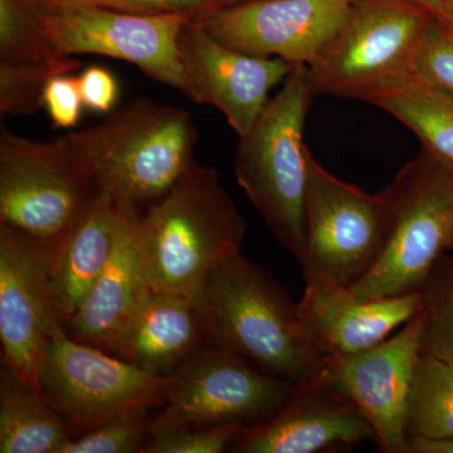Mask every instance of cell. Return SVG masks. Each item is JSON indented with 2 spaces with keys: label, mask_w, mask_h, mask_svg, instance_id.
Wrapping results in <instances>:
<instances>
[{
  "label": "cell",
  "mask_w": 453,
  "mask_h": 453,
  "mask_svg": "<svg viewBox=\"0 0 453 453\" xmlns=\"http://www.w3.org/2000/svg\"><path fill=\"white\" fill-rule=\"evenodd\" d=\"M247 226L219 173L193 163L140 213V252L151 290L196 299L211 271L241 252Z\"/></svg>",
  "instance_id": "obj_1"
},
{
  "label": "cell",
  "mask_w": 453,
  "mask_h": 453,
  "mask_svg": "<svg viewBox=\"0 0 453 453\" xmlns=\"http://www.w3.org/2000/svg\"><path fill=\"white\" fill-rule=\"evenodd\" d=\"M207 342L292 383L319 380L323 362L288 291L240 253L211 271L196 296Z\"/></svg>",
  "instance_id": "obj_2"
},
{
  "label": "cell",
  "mask_w": 453,
  "mask_h": 453,
  "mask_svg": "<svg viewBox=\"0 0 453 453\" xmlns=\"http://www.w3.org/2000/svg\"><path fill=\"white\" fill-rule=\"evenodd\" d=\"M64 138L98 193L145 210L196 162L198 130L186 110L142 97Z\"/></svg>",
  "instance_id": "obj_3"
},
{
  "label": "cell",
  "mask_w": 453,
  "mask_h": 453,
  "mask_svg": "<svg viewBox=\"0 0 453 453\" xmlns=\"http://www.w3.org/2000/svg\"><path fill=\"white\" fill-rule=\"evenodd\" d=\"M316 96L308 65H295L279 94L238 138L234 175L277 242L301 261L308 160L303 135Z\"/></svg>",
  "instance_id": "obj_4"
},
{
  "label": "cell",
  "mask_w": 453,
  "mask_h": 453,
  "mask_svg": "<svg viewBox=\"0 0 453 453\" xmlns=\"http://www.w3.org/2000/svg\"><path fill=\"white\" fill-rule=\"evenodd\" d=\"M389 231L380 257L349 286L359 300L392 299L419 292L443 252L453 247V172L422 151L388 187Z\"/></svg>",
  "instance_id": "obj_5"
},
{
  "label": "cell",
  "mask_w": 453,
  "mask_h": 453,
  "mask_svg": "<svg viewBox=\"0 0 453 453\" xmlns=\"http://www.w3.org/2000/svg\"><path fill=\"white\" fill-rule=\"evenodd\" d=\"M98 196L64 136L38 142L0 127V225L56 249Z\"/></svg>",
  "instance_id": "obj_6"
},
{
  "label": "cell",
  "mask_w": 453,
  "mask_h": 453,
  "mask_svg": "<svg viewBox=\"0 0 453 453\" xmlns=\"http://www.w3.org/2000/svg\"><path fill=\"white\" fill-rule=\"evenodd\" d=\"M434 17L411 0H354L338 31L309 65L316 95L357 98L410 73Z\"/></svg>",
  "instance_id": "obj_7"
},
{
  "label": "cell",
  "mask_w": 453,
  "mask_h": 453,
  "mask_svg": "<svg viewBox=\"0 0 453 453\" xmlns=\"http://www.w3.org/2000/svg\"><path fill=\"white\" fill-rule=\"evenodd\" d=\"M308 186L303 204V277L353 285L380 257L392 219L388 188L368 195L334 177L306 146Z\"/></svg>",
  "instance_id": "obj_8"
},
{
  "label": "cell",
  "mask_w": 453,
  "mask_h": 453,
  "mask_svg": "<svg viewBox=\"0 0 453 453\" xmlns=\"http://www.w3.org/2000/svg\"><path fill=\"white\" fill-rule=\"evenodd\" d=\"M169 377L165 401L151 417L149 437L229 423L251 427L273 416L296 387L210 342Z\"/></svg>",
  "instance_id": "obj_9"
},
{
  "label": "cell",
  "mask_w": 453,
  "mask_h": 453,
  "mask_svg": "<svg viewBox=\"0 0 453 453\" xmlns=\"http://www.w3.org/2000/svg\"><path fill=\"white\" fill-rule=\"evenodd\" d=\"M38 383L42 393L80 436L131 408H159L165 401L170 377L150 374L101 349L77 342L56 321Z\"/></svg>",
  "instance_id": "obj_10"
},
{
  "label": "cell",
  "mask_w": 453,
  "mask_h": 453,
  "mask_svg": "<svg viewBox=\"0 0 453 453\" xmlns=\"http://www.w3.org/2000/svg\"><path fill=\"white\" fill-rule=\"evenodd\" d=\"M195 16L140 14L80 5L49 16V33L57 55H98L135 65L155 81L186 89L178 41Z\"/></svg>",
  "instance_id": "obj_11"
},
{
  "label": "cell",
  "mask_w": 453,
  "mask_h": 453,
  "mask_svg": "<svg viewBox=\"0 0 453 453\" xmlns=\"http://www.w3.org/2000/svg\"><path fill=\"white\" fill-rule=\"evenodd\" d=\"M421 333L419 312L393 338L325 363L319 378L356 405L386 452L408 453V403L421 356Z\"/></svg>",
  "instance_id": "obj_12"
},
{
  "label": "cell",
  "mask_w": 453,
  "mask_h": 453,
  "mask_svg": "<svg viewBox=\"0 0 453 453\" xmlns=\"http://www.w3.org/2000/svg\"><path fill=\"white\" fill-rule=\"evenodd\" d=\"M178 52L184 95L219 109L238 138L251 129L271 89L285 81L295 65L279 57L231 49L211 37L196 17L179 35Z\"/></svg>",
  "instance_id": "obj_13"
},
{
  "label": "cell",
  "mask_w": 453,
  "mask_h": 453,
  "mask_svg": "<svg viewBox=\"0 0 453 453\" xmlns=\"http://www.w3.org/2000/svg\"><path fill=\"white\" fill-rule=\"evenodd\" d=\"M58 319L49 294V250L0 225V342L3 365L40 387L50 332Z\"/></svg>",
  "instance_id": "obj_14"
},
{
  "label": "cell",
  "mask_w": 453,
  "mask_h": 453,
  "mask_svg": "<svg viewBox=\"0 0 453 453\" xmlns=\"http://www.w3.org/2000/svg\"><path fill=\"white\" fill-rule=\"evenodd\" d=\"M354 0H247L199 18L231 49L311 65L338 31Z\"/></svg>",
  "instance_id": "obj_15"
},
{
  "label": "cell",
  "mask_w": 453,
  "mask_h": 453,
  "mask_svg": "<svg viewBox=\"0 0 453 453\" xmlns=\"http://www.w3.org/2000/svg\"><path fill=\"white\" fill-rule=\"evenodd\" d=\"M297 303L301 329L324 365L380 344L423 308L422 292L392 299L359 300L329 277H305Z\"/></svg>",
  "instance_id": "obj_16"
},
{
  "label": "cell",
  "mask_w": 453,
  "mask_h": 453,
  "mask_svg": "<svg viewBox=\"0 0 453 453\" xmlns=\"http://www.w3.org/2000/svg\"><path fill=\"white\" fill-rule=\"evenodd\" d=\"M375 441L359 410L320 380L300 384L264 422L243 429L231 452L314 453Z\"/></svg>",
  "instance_id": "obj_17"
},
{
  "label": "cell",
  "mask_w": 453,
  "mask_h": 453,
  "mask_svg": "<svg viewBox=\"0 0 453 453\" xmlns=\"http://www.w3.org/2000/svg\"><path fill=\"white\" fill-rule=\"evenodd\" d=\"M120 203V225L111 258L76 314L64 326L71 338L112 356L153 291L140 252L139 219L142 210L131 203Z\"/></svg>",
  "instance_id": "obj_18"
},
{
  "label": "cell",
  "mask_w": 453,
  "mask_h": 453,
  "mask_svg": "<svg viewBox=\"0 0 453 453\" xmlns=\"http://www.w3.org/2000/svg\"><path fill=\"white\" fill-rule=\"evenodd\" d=\"M207 342L196 300L151 291L122 336L115 357L142 371L169 377Z\"/></svg>",
  "instance_id": "obj_19"
},
{
  "label": "cell",
  "mask_w": 453,
  "mask_h": 453,
  "mask_svg": "<svg viewBox=\"0 0 453 453\" xmlns=\"http://www.w3.org/2000/svg\"><path fill=\"white\" fill-rule=\"evenodd\" d=\"M120 219V201L98 193L79 225L49 251L50 299L64 326L109 264Z\"/></svg>",
  "instance_id": "obj_20"
},
{
  "label": "cell",
  "mask_w": 453,
  "mask_h": 453,
  "mask_svg": "<svg viewBox=\"0 0 453 453\" xmlns=\"http://www.w3.org/2000/svg\"><path fill=\"white\" fill-rule=\"evenodd\" d=\"M76 431L40 387L0 372V453H61Z\"/></svg>",
  "instance_id": "obj_21"
},
{
  "label": "cell",
  "mask_w": 453,
  "mask_h": 453,
  "mask_svg": "<svg viewBox=\"0 0 453 453\" xmlns=\"http://www.w3.org/2000/svg\"><path fill=\"white\" fill-rule=\"evenodd\" d=\"M359 100L395 116L421 140L423 150L453 170V97L412 74L366 89Z\"/></svg>",
  "instance_id": "obj_22"
},
{
  "label": "cell",
  "mask_w": 453,
  "mask_h": 453,
  "mask_svg": "<svg viewBox=\"0 0 453 453\" xmlns=\"http://www.w3.org/2000/svg\"><path fill=\"white\" fill-rule=\"evenodd\" d=\"M407 434L453 438V365L421 353L414 369Z\"/></svg>",
  "instance_id": "obj_23"
},
{
  "label": "cell",
  "mask_w": 453,
  "mask_h": 453,
  "mask_svg": "<svg viewBox=\"0 0 453 453\" xmlns=\"http://www.w3.org/2000/svg\"><path fill=\"white\" fill-rule=\"evenodd\" d=\"M49 14L38 0H0V58L58 62L49 33Z\"/></svg>",
  "instance_id": "obj_24"
},
{
  "label": "cell",
  "mask_w": 453,
  "mask_h": 453,
  "mask_svg": "<svg viewBox=\"0 0 453 453\" xmlns=\"http://www.w3.org/2000/svg\"><path fill=\"white\" fill-rule=\"evenodd\" d=\"M81 65L73 57L58 62L0 61V112L31 116L44 106V92L52 77L71 73Z\"/></svg>",
  "instance_id": "obj_25"
},
{
  "label": "cell",
  "mask_w": 453,
  "mask_h": 453,
  "mask_svg": "<svg viewBox=\"0 0 453 453\" xmlns=\"http://www.w3.org/2000/svg\"><path fill=\"white\" fill-rule=\"evenodd\" d=\"M421 292V353L453 365V258L438 262Z\"/></svg>",
  "instance_id": "obj_26"
},
{
  "label": "cell",
  "mask_w": 453,
  "mask_h": 453,
  "mask_svg": "<svg viewBox=\"0 0 453 453\" xmlns=\"http://www.w3.org/2000/svg\"><path fill=\"white\" fill-rule=\"evenodd\" d=\"M154 405H140L110 417L94 429L80 434L61 453L142 452L149 438Z\"/></svg>",
  "instance_id": "obj_27"
},
{
  "label": "cell",
  "mask_w": 453,
  "mask_h": 453,
  "mask_svg": "<svg viewBox=\"0 0 453 453\" xmlns=\"http://www.w3.org/2000/svg\"><path fill=\"white\" fill-rule=\"evenodd\" d=\"M408 74L453 97V28L445 20L432 18Z\"/></svg>",
  "instance_id": "obj_28"
},
{
  "label": "cell",
  "mask_w": 453,
  "mask_h": 453,
  "mask_svg": "<svg viewBox=\"0 0 453 453\" xmlns=\"http://www.w3.org/2000/svg\"><path fill=\"white\" fill-rule=\"evenodd\" d=\"M246 428L238 423L188 427L150 436L142 452L219 453L231 449Z\"/></svg>",
  "instance_id": "obj_29"
},
{
  "label": "cell",
  "mask_w": 453,
  "mask_h": 453,
  "mask_svg": "<svg viewBox=\"0 0 453 453\" xmlns=\"http://www.w3.org/2000/svg\"><path fill=\"white\" fill-rule=\"evenodd\" d=\"M44 106L57 129L74 127L83 106L77 77L68 73L52 77L44 92Z\"/></svg>",
  "instance_id": "obj_30"
},
{
  "label": "cell",
  "mask_w": 453,
  "mask_h": 453,
  "mask_svg": "<svg viewBox=\"0 0 453 453\" xmlns=\"http://www.w3.org/2000/svg\"><path fill=\"white\" fill-rule=\"evenodd\" d=\"M77 80L83 106L91 111L109 112L115 105L119 85L115 76L107 68L91 65Z\"/></svg>",
  "instance_id": "obj_31"
},
{
  "label": "cell",
  "mask_w": 453,
  "mask_h": 453,
  "mask_svg": "<svg viewBox=\"0 0 453 453\" xmlns=\"http://www.w3.org/2000/svg\"><path fill=\"white\" fill-rule=\"evenodd\" d=\"M127 12L140 14H192L196 18L210 16L211 0H122Z\"/></svg>",
  "instance_id": "obj_32"
},
{
  "label": "cell",
  "mask_w": 453,
  "mask_h": 453,
  "mask_svg": "<svg viewBox=\"0 0 453 453\" xmlns=\"http://www.w3.org/2000/svg\"><path fill=\"white\" fill-rule=\"evenodd\" d=\"M42 7L47 12V14L57 13L64 9L80 7V5H96V7H105L116 9V11L127 12L122 0H38Z\"/></svg>",
  "instance_id": "obj_33"
},
{
  "label": "cell",
  "mask_w": 453,
  "mask_h": 453,
  "mask_svg": "<svg viewBox=\"0 0 453 453\" xmlns=\"http://www.w3.org/2000/svg\"><path fill=\"white\" fill-rule=\"evenodd\" d=\"M408 453H453V438L411 436Z\"/></svg>",
  "instance_id": "obj_34"
},
{
  "label": "cell",
  "mask_w": 453,
  "mask_h": 453,
  "mask_svg": "<svg viewBox=\"0 0 453 453\" xmlns=\"http://www.w3.org/2000/svg\"><path fill=\"white\" fill-rule=\"evenodd\" d=\"M417 3L421 7L427 9L434 16L441 18L442 16V0H411Z\"/></svg>",
  "instance_id": "obj_35"
},
{
  "label": "cell",
  "mask_w": 453,
  "mask_h": 453,
  "mask_svg": "<svg viewBox=\"0 0 453 453\" xmlns=\"http://www.w3.org/2000/svg\"><path fill=\"white\" fill-rule=\"evenodd\" d=\"M441 19L445 20L453 28V0H442V16Z\"/></svg>",
  "instance_id": "obj_36"
},
{
  "label": "cell",
  "mask_w": 453,
  "mask_h": 453,
  "mask_svg": "<svg viewBox=\"0 0 453 453\" xmlns=\"http://www.w3.org/2000/svg\"><path fill=\"white\" fill-rule=\"evenodd\" d=\"M247 2V0H211V11L213 12L219 11V9L232 7V5L238 4V3Z\"/></svg>",
  "instance_id": "obj_37"
},
{
  "label": "cell",
  "mask_w": 453,
  "mask_h": 453,
  "mask_svg": "<svg viewBox=\"0 0 453 453\" xmlns=\"http://www.w3.org/2000/svg\"><path fill=\"white\" fill-rule=\"evenodd\" d=\"M452 172H453V170H452ZM452 250H453V247H452Z\"/></svg>",
  "instance_id": "obj_38"
}]
</instances>
